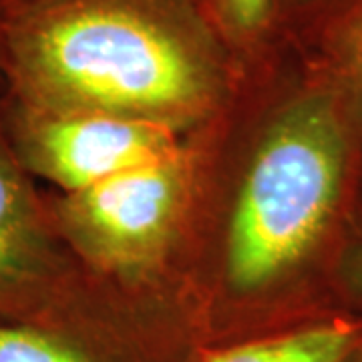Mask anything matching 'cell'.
<instances>
[{
	"mask_svg": "<svg viewBox=\"0 0 362 362\" xmlns=\"http://www.w3.org/2000/svg\"><path fill=\"white\" fill-rule=\"evenodd\" d=\"M0 73L14 103L173 125L206 105L204 52L135 0H21L0 23Z\"/></svg>",
	"mask_w": 362,
	"mask_h": 362,
	"instance_id": "6da1fadb",
	"label": "cell"
},
{
	"mask_svg": "<svg viewBox=\"0 0 362 362\" xmlns=\"http://www.w3.org/2000/svg\"><path fill=\"white\" fill-rule=\"evenodd\" d=\"M362 117L326 77L282 111L233 206L226 268L238 290L322 254L340 228L361 161Z\"/></svg>",
	"mask_w": 362,
	"mask_h": 362,
	"instance_id": "7a4b0ae2",
	"label": "cell"
},
{
	"mask_svg": "<svg viewBox=\"0 0 362 362\" xmlns=\"http://www.w3.org/2000/svg\"><path fill=\"white\" fill-rule=\"evenodd\" d=\"M4 131L25 169L65 194L87 189L129 169L177 157L173 125L105 115L49 113L11 105Z\"/></svg>",
	"mask_w": 362,
	"mask_h": 362,
	"instance_id": "3957f363",
	"label": "cell"
},
{
	"mask_svg": "<svg viewBox=\"0 0 362 362\" xmlns=\"http://www.w3.org/2000/svg\"><path fill=\"white\" fill-rule=\"evenodd\" d=\"M183 192L180 159L129 169L59 197L54 228L97 262L129 266L163 244Z\"/></svg>",
	"mask_w": 362,
	"mask_h": 362,
	"instance_id": "277c9868",
	"label": "cell"
},
{
	"mask_svg": "<svg viewBox=\"0 0 362 362\" xmlns=\"http://www.w3.org/2000/svg\"><path fill=\"white\" fill-rule=\"evenodd\" d=\"M51 228L0 123V322L59 337L51 290L61 262Z\"/></svg>",
	"mask_w": 362,
	"mask_h": 362,
	"instance_id": "5b68a950",
	"label": "cell"
},
{
	"mask_svg": "<svg viewBox=\"0 0 362 362\" xmlns=\"http://www.w3.org/2000/svg\"><path fill=\"white\" fill-rule=\"evenodd\" d=\"M362 342V318L324 314L274 334L199 349L192 362H352Z\"/></svg>",
	"mask_w": 362,
	"mask_h": 362,
	"instance_id": "8992f818",
	"label": "cell"
},
{
	"mask_svg": "<svg viewBox=\"0 0 362 362\" xmlns=\"http://www.w3.org/2000/svg\"><path fill=\"white\" fill-rule=\"evenodd\" d=\"M328 75L362 117V0L340 8L326 37Z\"/></svg>",
	"mask_w": 362,
	"mask_h": 362,
	"instance_id": "52a82bcc",
	"label": "cell"
},
{
	"mask_svg": "<svg viewBox=\"0 0 362 362\" xmlns=\"http://www.w3.org/2000/svg\"><path fill=\"white\" fill-rule=\"evenodd\" d=\"M0 362H90L63 338L39 328L0 322Z\"/></svg>",
	"mask_w": 362,
	"mask_h": 362,
	"instance_id": "ba28073f",
	"label": "cell"
},
{
	"mask_svg": "<svg viewBox=\"0 0 362 362\" xmlns=\"http://www.w3.org/2000/svg\"><path fill=\"white\" fill-rule=\"evenodd\" d=\"M338 282L349 298L362 302V230L356 238L350 240L346 254L340 264Z\"/></svg>",
	"mask_w": 362,
	"mask_h": 362,
	"instance_id": "9c48e42d",
	"label": "cell"
},
{
	"mask_svg": "<svg viewBox=\"0 0 362 362\" xmlns=\"http://www.w3.org/2000/svg\"><path fill=\"white\" fill-rule=\"evenodd\" d=\"M223 4L238 25L254 28L266 18L270 0H223Z\"/></svg>",
	"mask_w": 362,
	"mask_h": 362,
	"instance_id": "30bf717a",
	"label": "cell"
},
{
	"mask_svg": "<svg viewBox=\"0 0 362 362\" xmlns=\"http://www.w3.org/2000/svg\"><path fill=\"white\" fill-rule=\"evenodd\" d=\"M302 2H306V4H330V2H334V0H302ZM352 2V0H349ZM346 2V4H349ZM346 4H342V6H346Z\"/></svg>",
	"mask_w": 362,
	"mask_h": 362,
	"instance_id": "8fae6325",
	"label": "cell"
},
{
	"mask_svg": "<svg viewBox=\"0 0 362 362\" xmlns=\"http://www.w3.org/2000/svg\"><path fill=\"white\" fill-rule=\"evenodd\" d=\"M352 362H362V342H361V346H358V350H356V354H354Z\"/></svg>",
	"mask_w": 362,
	"mask_h": 362,
	"instance_id": "7c38bea8",
	"label": "cell"
},
{
	"mask_svg": "<svg viewBox=\"0 0 362 362\" xmlns=\"http://www.w3.org/2000/svg\"><path fill=\"white\" fill-rule=\"evenodd\" d=\"M4 8H6V0H0V23H2V14H4Z\"/></svg>",
	"mask_w": 362,
	"mask_h": 362,
	"instance_id": "4fadbf2b",
	"label": "cell"
},
{
	"mask_svg": "<svg viewBox=\"0 0 362 362\" xmlns=\"http://www.w3.org/2000/svg\"><path fill=\"white\" fill-rule=\"evenodd\" d=\"M13 2H21V0H6V4H13Z\"/></svg>",
	"mask_w": 362,
	"mask_h": 362,
	"instance_id": "5bb4252c",
	"label": "cell"
}]
</instances>
